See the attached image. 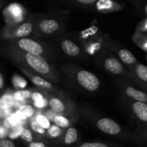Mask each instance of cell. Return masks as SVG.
Returning a JSON list of instances; mask_svg holds the SVG:
<instances>
[{"mask_svg": "<svg viewBox=\"0 0 147 147\" xmlns=\"http://www.w3.org/2000/svg\"><path fill=\"white\" fill-rule=\"evenodd\" d=\"M0 56L17 67L25 69L56 86L62 84L61 75L57 65L41 56L22 51L2 40H0Z\"/></svg>", "mask_w": 147, "mask_h": 147, "instance_id": "cell-1", "label": "cell"}, {"mask_svg": "<svg viewBox=\"0 0 147 147\" xmlns=\"http://www.w3.org/2000/svg\"><path fill=\"white\" fill-rule=\"evenodd\" d=\"M57 67L61 75L62 83L73 93L92 95L101 88V83L96 75L75 63H57Z\"/></svg>", "mask_w": 147, "mask_h": 147, "instance_id": "cell-2", "label": "cell"}, {"mask_svg": "<svg viewBox=\"0 0 147 147\" xmlns=\"http://www.w3.org/2000/svg\"><path fill=\"white\" fill-rule=\"evenodd\" d=\"M51 50L55 58L64 63L86 62L90 58L84 43L79 34L65 32L44 40Z\"/></svg>", "mask_w": 147, "mask_h": 147, "instance_id": "cell-3", "label": "cell"}, {"mask_svg": "<svg viewBox=\"0 0 147 147\" xmlns=\"http://www.w3.org/2000/svg\"><path fill=\"white\" fill-rule=\"evenodd\" d=\"M69 14L63 11L54 10L42 13L36 22L33 37L46 40L66 32Z\"/></svg>", "mask_w": 147, "mask_h": 147, "instance_id": "cell-4", "label": "cell"}, {"mask_svg": "<svg viewBox=\"0 0 147 147\" xmlns=\"http://www.w3.org/2000/svg\"><path fill=\"white\" fill-rule=\"evenodd\" d=\"M78 108L80 116L84 118L99 131L115 137L123 136L124 133L123 129L116 121L102 115L87 103H81Z\"/></svg>", "mask_w": 147, "mask_h": 147, "instance_id": "cell-5", "label": "cell"}, {"mask_svg": "<svg viewBox=\"0 0 147 147\" xmlns=\"http://www.w3.org/2000/svg\"><path fill=\"white\" fill-rule=\"evenodd\" d=\"M4 41L22 51L41 56L55 65H57L58 63L50 47L44 40L34 37H24Z\"/></svg>", "mask_w": 147, "mask_h": 147, "instance_id": "cell-6", "label": "cell"}, {"mask_svg": "<svg viewBox=\"0 0 147 147\" xmlns=\"http://www.w3.org/2000/svg\"><path fill=\"white\" fill-rule=\"evenodd\" d=\"M41 14L28 13L22 22L14 24H7L1 30V38L3 40L33 37L36 22Z\"/></svg>", "mask_w": 147, "mask_h": 147, "instance_id": "cell-7", "label": "cell"}, {"mask_svg": "<svg viewBox=\"0 0 147 147\" xmlns=\"http://www.w3.org/2000/svg\"><path fill=\"white\" fill-rule=\"evenodd\" d=\"M47 103L52 111L56 115L65 116L73 123L80 118L78 106L69 93L63 96L47 94Z\"/></svg>", "mask_w": 147, "mask_h": 147, "instance_id": "cell-8", "label": "cell"}, {"mask_svg": "<svg viewBox=\"0 0 147 147\" xmlns=\"http://www.w3.org/2000/svg\"><path fill=\"white\" fill-rule=\"evenodd\" d=\"M93 57L96 64L101 70L113 76L114 78L121 77L125 74L126 69L123 63L101 44Z\"/></svg>", "mask_w": 147, "mask_h": 147, "instance_id": "cell-9", "label": "cell"}, {"mask_svg": "<svg viewBox=\"0 0 147 147\" xmlns=\"http://www.w3.org/2000/svg\"><path fill=\"white\" fill-rule=\"evenodd\" d=\"M100 42L102 45L111 52L122 63L126 65H131L135 64L136 60L134 55L127 49L119 46V43L116 40H112L108 36L104 35Z\"/></svg>", "mask_w": 147, "mask_h": 147, "instance_id": "cell-10", "label": "cell"}, {"mask_svg": "<svg viewBox=\"0 0 147 147\" xmlns=\"http://www.w3.org/2000/svg\"><path fill=\"white\" fill-rule=\"evenodd\" d=\"M17 68L24 76L28 78L29 80L33 83V85H34L37 87V88L40 89L42 91H44L45 93H47V94L55 95V96H63V95L68 93L65 90L60 88L58 86H56V85L50 83V81L45 80L43 78L40 77L35 74H33L25 69L21 68V67H17Z\"/></svg>", "mask_w": 147, "mask_h": 147, "instance_id": "cell-11", "label": "cell"}, {"mask_svg": "<svg viewBox=\"0 0 147 147\" xmlns=\"http://www.w3.org/2000/svg\"><path fill=\"white\" fill-rule=\"evenodd\" d=\"M113 83L115 87L119 88L121 91L124 93L128 98L133 99L135 101L142 102V103L147 102V94L144 92L136 90L132 86H126L122 82V80L117 78H113Z\"/></svg>", "mask_w": 147, "mask_h": 147, "instance_id": "cell-12", "label": "cell"}, {"mask_svg": "<svg viewBox=\"0 0 147 147\" xmlns=\"http://www.w3.org/2000/svg\"><path fill=\"white\" fill-rule=\"evenodd\" d=\"M78 137V131L73 126H71L66 129L63 135L58 139L55 141L53 144L64 147L73 146L77 144L79 139Z\"/></svg>", "mask_w": 147, "mask_h": 147, "instance_id": "cell-13", "label": "cell"}, {"mask_svg": "<svg viewBox=\"0 0 147 147\" xmlns=\"http://www.w3.org/2000/svg\"><path fill=\"white\" fill-rule=\"evenodd\" d=\"M123 5L115 1L111 0H99L95 4L93 11L102 14L115 12L123 9Z\"/></svg>", "mask_w": 147, "mask_h": 147, "instance_id": "cell-14", "label": "cell"}, {"mask_svg": "<svg viewBox=\"0 0 147 147\" xmlns=\"http://www.w3.org/2000/svg\"><path fill=\"white\" fill-rule=\"evenodd\" d=\"M27 13L25 12V10L23 8L22 6L19 4H13L8 8V11L5 14L6 18H7V24H14L22 22L25 17Z\"/></svg>", "mask_w": 147, "mask_h": 147, "instance_id": "cell-15", "label": "cell"}, {"mask_svg": "<svg viewBox=\"0 0 147 147\" xmlns=\"http://www.w3.org/2000/svg\"><path fill=\"white\" fill-rule=\"evenodd\" d=\"M96 0H63L60 3L67 7L83 10V11H93V7Z\"/></svg>", "mask_w": 147, "mask_h": 147, "instance_id": "cell-16", "label": "cell"}, {"mask_svg": "<svg viewBox=\"0 0 147 147\" xmlns=\"http://www.w3.org/2000/svg\"><path fill=\"white\" fill-rule=\"evenodd\" d=\"M30 99L37 109H44L47 105H48L47 93H45L44 91H42L38 88L37 90L33 89L32 94Z\"/></svg>", "mask_w": 147, "mask_h": 147, "instance_id": "cell-17", "label": "cell"}, {"mask_svg": "<svg viewBox=\"0 0 147 147\" xmlns=\"http://www.w3.org/2000/svg\"><path fill=\"white\" fill-rule=\"evenodd\" d=\"M131 109L138 119L147 123V104L146 103L134 101L131 105Z\"/></svg>", "mask_w": 147, "mask_h": 147, "instance_id": "cell-18", "label": "cell"}, {"mask_svg": "<svg viewBox=\"0 0 147 147\" xmlns=\"http://www.w3.org/2000/svg\"><path fill=\"white\" fill-rule=\"evenodd\" d=\"M34 113H35V111L34 109L30 105L24 104L23 106H20V109H19V116H17L19 117V119H27V118H32L34 116Z\"/></svg>", "mask_w": 147, "mask_h": 147, "instance_id": "cell-19", "label": "cell"}, {"mask_svg": "<svg viewBox=\"0 0 147 147\" xmlns=\"http://www.w3.org/2000/svg\"><path fill=\"white\" fill-rule=\"evenodd\" d=\"M20 138L22 139L24 144L31 143L34 141L40 140V139L36 138V136H34V135L33 134V132L27 128H22V129L21 133L20 134Z\"/></svg>", "mask_w": 147, "mask_h": 147, "instance_id": "cell-20", "label": "cell"}, {"mask_svg": "<svg viewBox=\"0 0 147 147\" xmlns=\"http://www.w3.org/2000/svg\"><path fill=\"white\" fill-rule=\"evenodd\" d=\"M53 121L55 123V125L60 129H66L71 126L73 124V122L67 118L65 117V116H60V115H55V118L53 119Z\"/></svg>", "mask_w": 147, "mask_h": 147, "instance_id": "cell-21", "label": "cell"}, {"mask_svg": "<svg viewBox=\"0 0 147 147\" xmlns=\"http://www.w3.org/2000/svg\"><path fill=\"white\" fill-rule=\"evenodd\" d=\"M30 130L33 132V133L37 134V136H40L43 141H45L46 134H47V130L42 127L40 124L36 122V121L32 120L30 122ZM46 142V141H45Z\"/></svg>", "mask_w": 147, "mask_h": 147, "instance_id": "cell-22", "label": "cell"}, {"mask_svg": "<svg viewBox=\"0 0 147 147\" xmlns=\"http://www.w3.org/2000/svg\"><path fill=\"white\" fill-rule=\"evenodd\" d=\"M33 89H26V90H20L15 92L13 95V98L14 100L17 101H23L24 100L31 98L32 94Z\"/></svg>", "mask_w": 147, "mask_h": 147, "instance_id": "cell-23", "label": "cell"}, {"mask_svg": "<svg viewBox=\"0 0 147 147\" xmlns=\"http://www.w3.org/2000/svg\"><path fill=\"white\" fill-rule=\"evenodd\" d=\"M68 147H119L115 144L105 142H83V143L76 144Z\"/></svg>", "mask_w": 147, "mask_h": 147, "instance_id": "cell-24", "label": "cell"}, {"mask_svg": "<svg viewBox=\"0 0 147 147\" xmlns=\"http://www.w3.org/2000/svg\"><path fill=\"white\" fill-rule=\"evenodd\" d=\"M135 73L139 79L147 82V67L144 65H137L135 68Z\"/></svg>", "mask_w": 147, "mask_h": 147, "instance_id": "cell-25", "label": "cell"}, {"mask_svg": "<svg viewBox=\"0 0 147 147\" xmlns=\"http://www.w3.org/2000/svg\"><path fill=\"white\" fill-rule=\"evenodd\" d=\"M34 120L36 121V122L38 124H40L42 127L45 129L46 130H47L51 126V124H50V122L49 121V119L45 116H43L42 114L37 115Z\"/></svg>", "mask_w": 147, "mask_h": 147, "instance_id": "cell-26", "label": "cell"}, {"mask_svg": "<svg viewBox=\"0 0 147 147\" xmlns=\"http://www.w3.org/2000/svg\"><path fill=\"white\" fill-rule=\"evenodd\" d=\"M50 143L45 142V141H34L29 144H25V146L27 147H50Z\"/></svg>", "mask_w": 147, "mask_h": 147, "instance_id": "cell-27", "label": "cell"}, {"mask_svg": "<svg viewBox=\"0 0 147 147\" xmlns=\"http://www.w3.org/2000/svg\"><path fill=\"white\" fill-rule=\"evenodd\" d=\"M0 147H17L15 143L9 139H0Z\"/></svg>", "mask_w": 147, "mask_h": 147, "instance_id": "cell-28", "label": "cell"}, {"mask_svg": "<svg viewBox=\"0 0 147 147\" xmlns=\"http://www.w3.org/2000/svg\"><path fill=\"white\" fill-rule=\"evenodd\" d=\"M4 90H5V80L2 70L0 68V96L4 94Z\"/></svg>", "mask_w": 147, "mask_h": 147, "instance_id": "cell-29", "label": "cell"}, {"mask_svg": "<svg viewBox=\"0 0 147 147\" xmlns=\"http://www.w3.org/2000/svg\"><path fill=\"white\" fill-rule=\"evenodd\" d=\"M5 4H6L5 1H3V0H0V9H1L4 7Z\"/></svg>", "mask_w": 147, "mask_h": 147, "instance_id": "cell-30", "label": "cell"}, {"mask_svg": "<svg viewBox=\"0 0 147 147\" xmlns=\"http://www.w3.org/2000/svg\"><path fill=\"white\" fill-rule=\"evenodd\" d=\"M144 11L145 12H146V14H147V4L146 6H145V8H144Z\"/></svg>", "mask_w": 147, "mask_h": 147, "instance_id": "cell-31", "label": "cell"}, {"mask_svg": "<svg viewBox=\"0 0 147 147\" xmlns=\"http://www.w3.org/2000/svg\"><path fill=\"white\" fill-rule=\"evenodd\" d=\"M1 29H0V40H1Z\"/></svg>", "mask_w": 147, "mask_h": 147, "instance_id": "cell-32", "label": "cell"}]
</instances>
